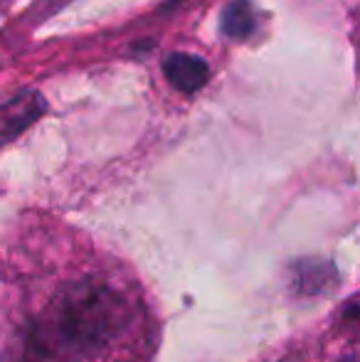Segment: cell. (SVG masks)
<instances>
[{"label": "cell", "mask_w": 360, "mask_h": 362, "mask_svg": "<svg viewBox=\"0 0 360 362\" xmlns=\"http://www.w3.org/2000/svg\"><path fill=\"white\" fill-rule=\"evenodd\" d=\"M134 320V303L101 279L64 284L28 323L20 362H89Z\"/></svg>", "instance_id": "obj_1"}, {"label": "cell", "mask_w": 360, "mask_h": 362, "mask_svg": "<svg viewBox=\"0 0 360 362\" xmlns=\"http://www.w3.org/2000/svg\"><path fill=\"white\" fill-rule=\"evenodd\" d=\"M351 362H353V360H351Z\"/></svg>", "instance_id": "obj_6"}, {"label": "cell", "mask_w": 360, "mask_h": 362, "mask_svg": "<svg viewBox=\"0 0 360 362\" xmlns=\"http://www.w3.org/2000/svg\"><path fill=\"white\" fill-rule=\"evenodd\" d=\"M346 318L351 320V323H356V325H360V300L358 303H353L351 308L346 310Z\"/></svg>", "instance_id": "obj_5"}, {"label": "cell", "mask_w": 360, "mask_h": 362, "mask_svg": "<svg viewBox=\"0 0 360 362\" xmlns=\"http://www.w3.org/2000/svg\"><path fill=\"white\" fill-rule=\"evenodd\" d=\"M47 111V101L40 91L25 89L18 91L15 96H10L3 104V141L10 144L13 139H18L25 129L35 124L37 119H42V114Z\"/></svg>", "instance_id": "obj_2"}, {"label": "cell", "mask_w": 360, "mask_h": 362, "mask_svg": "<svg viewBox=\"0 0 360 362\" xmlns=\"http://www.w3.org/2000/svg\"><path fill=\"white\" fill-rule=\"evenodd\" d=\"M222 37L232 42H247L257 33V10L250 0H232L222 8L220 15Z\"/></svg>", "instance_id": "obj_4"}, {"label": "cell", "mask_w": 360, "mask_h": 362, "mask_svg": "<svg viewBox=\"0 0 360 362\" xmlns=\"http://www.w3.org/2000/svg\"><path fill=\"white\" fill-rule=\"evenodd\" d=\"M163 74L173 89L180 94H195L210 79V64L200 57V54L190 52H173L166 57Z\"/></svg>", "instance_id": "obj_3"}]
</instances>
